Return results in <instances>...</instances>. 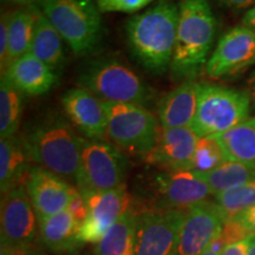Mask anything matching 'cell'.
<instances>
[{"label": "cell", "instance_id": "obj_17", "mask_svg": "<svg viewBox=\"0 0 255 255\" xmlns=\"http://www.w3.org/2000/svg\"><path fill=\"white\" fill-rule=\"evenodd\" d=\"M64 114L73 127L88 139L107 136L108 120L104 102L82 88H72L62 96Z\"/></svg>", "mask_w": 255, "mask_h": 255}, {"label": "cell", "instance_id": "obj_26", "mask_svg": "<svg viewBox=\"0 0 255 255\" xmlns=\"http://www.w3.org/2000/svg\"><path fill=\"white\" fill-rule=\"evenodd\" d=\"M208 184L214 196L255 181V168L251 165L226 161L207 173H196Z\"/></svg>", "mask_w": 255, "mask_h": 255}, {"label": "cell", "instance_id": "obj_38", "mask_svg": "<svg viewBox=\"0 0 255 255\" xmlns=\"http://www.w3.org/2000/svg\"><path fill=\"white\" fill-rule=\"evenodd\" d=\"M1 255H40L37 252L33 251V248L24 251H8V250H1Z\"/></svg>", "mask_w": 255, "mask_h": 255}, {"label": "cell", "instance_id": "obj_3", "mask_svg": "<svg viewBox=\"0 0 255 255\" xmlns=\"http://www.w3.org/2000/svg\"><path fill=\"white\" fill-rule=\"evenodd\" d=\"M23 139L32 162L76 182L84 138L78 136L66 117L47 115L28 130Z\"/></svg>", "mask_w": 255, "mask_h": 255}, {"label": "cell", "instance_id": "obj_34", "mask_svg": "<svg viewBox=\"0 0 255 255\" xmlns=\"http://www.w3.org/2000/svg\"><path fill=\"white\" fill-rule=\"evenodd\" d=\"M248 246H250V238L228 245L221 255H248Z\"/></svg>", "mask_w": 255, "mask_h": 255}, {"label": "cell", "instance_id": "obj_1", "mask_svg": "<svg viewBox=\"0 0 255 255\" xmlns=\"http://www.w3.org/2000/svg\"><path fill=\"white\" fill-rule=\"evenodd\" d=\"M178 5L158 0L127 24L129 47L136 59L149 71L162 75L170 69L176 43Z\"/></svg>", "mask_w": 255, "mask_h": 255}, {"label": "cell", "instance_id": "obj_22", "mask_svg": "<svg viewBox=\"0 0 255 255\" xmlns=\"http://www.w3.org/2000/svg\"><path fill=\"white\" fill-rule=\"evenodd\" d=\"M30 53L45 63L56 73L60 71L65 64L63 37L37 5L36 23H34Z\"/></svg>", "mask_w": 255, "mask_h": 255}, {"label": "cell", "instance_id": "obj_5", "mask_svg": "<svg viewBox=\"0 0 255 255\" xmlns=\"http://www.w3.org/2000/svg\"><path fill=\"white\" fill-rule=\"evenodd\" d=\"M38 5L77 56L89 55L100 45L103 25L94 0H39Z\"/></svg>", "mask_w": 255, "mask_h": 255}, {"label": "cell", "instance_id": "obj_10", "mask_svg": "<svg viewBox=\"0 0 255 255\" xmlns=\"http://www.w3.org/2000/svg\"><path fill=\"white\" fill-rule=\"evenodd\" d=\"M214 195L208 184L191 170H161L149 177L144 208L187 210Z\"/></svg>", "mask_w": 255, "mask_h": 255}, {"label": "cell", "instance_id": "obj_40", "mask_svg": "<svg viewBox=\"0 0 255 255\" xmlns=\"http://www.w3.org/2000/svg\"><path fill=\"white\" fill-rule=\"evenodd\" d=\"M248 255H255V237L250 238V246H248Z\"/></svg>", "mask_w": 255, "mask_h": 255}, {"label": "cell", "instance_id": "obj_30", "mask_svg": "<svg viewBox=\"0 0 255 255\" xmlns=\"http://www.w3.org/2000/svg\"><path fill=\"white\" fill-rule=\"evenodd\" d=\"M154 0H97L101 12H123L133 13L144 8Z\"/></svg>", "mask_w": 255, "mask_h": 255}, {"label": "cell", "instance_id": "obj_16", "mask_svg": "<svg viewBox=\"0 0 255 255\" xmlns=\"http://www.w3.org/2000/svg\"><path fill=\"white\" fill-rule=\"evenodd\" d=\"M200 137L191 128H159L155 148L143 157L163 170H190Z\"/></svg>", "mask_w": 255, "mask_h": 255}, {"label": "cell", "instance_id": "obj_12", "mask_svg": "<svg viewBox=\"0 0 255 255\" xmlns=\"http://www.w3.org/2000/svg\"><path fill=\"white\" fill-rule=\"evenodd\" d=\"M228 221L218 203L202 201L186 210L177 255H201L220 237Z\"/></svg>", "mask_w": 255, "mask_h": 255}, {"label": "cell", "instance_id": "obj_4", "mask_svg": "<svg viewBox=\"0 0 255 255\" xmlns=\"http://www.w3.org/2000/svg\"><path fill=\"white\" fill-rule=\"evenodd\" d=\"M78 88L110 103H132L145 107L154 91L131 68L113 58L97 57L85 62L77 72Z\"/></svg>", "mask_w": 255, "mask_h": 255}, {"label": "cell", "instance_id": "obj_18", "mask_svg": "<svg viewBox=\"0 0 255 255\" xmlns=\"http://www.w3.org/2000/svg\"><path fill=\"white\" fill-rule=\"evenodd\" d=\"M201 84L184 81L158 102L157 119L162 128H190L196 116Z\"/></svg>", "mask_w": 255, "mask_h": 255}, {"label": "cell", "instance_id": "obj_36", "mask_svg": "<svg viewBox=\"0 0 255 255\" xmlns=\"http://www.w3.org/2000/svg\"><path fill=\"white\" fill-rule=\"evenodd\" d=\"M242 25L255 31V6H253L251 9H248L246 14L244 15V18H242Z\"/></svg>", "mask_w": 255, "mask_h": 255}, {"label": "cell", "instance_id": "obj_11", "mask_svg": "<svg viewBox=\"0 0 255 255\" xmlns=\"http://www.w3.org/2000/svg\"><path fill=\"white\" fill-rule=\"evenodd\" d=\"M1 250L24 251L33 248L38 228V218L24 184L1 195Z\"/></svg>", "mask_w": 255, "mask_h": 255}, {"label": "cell", "instance_id": "obj_9", "mask_svg": "<svg viewBox=\"0 0 255 255\" xmlns=\"http://www.w3.org/2000/svg\"><path fill=\"white\" fill-rule=\"evenodd\" d=\"M135 213V255L177 254L186 210L142 208Z\"/></svg>", "mask_w": 255, "mask_h": 255}, {"label": "cell", "instance_id": "obj_23", "mask_svg": "<svg viewBox=\"0 0 255 255\" xmlns=\"http://www.w3.org/2000/svg\"><path fill=\"white\" fill-rule=\"evenodd\" d=\"M226 159L255 168V116L215 135Z\"/></svg>", "mask_w": 255, "mask_h": 255}, {"label": "cell", "instance_id": "obj_20", "mask_svg": "<svg viewBox=\"0 0 255 255\" xmlns=\"http://www.w3.org/2000/svg\"><path fill=\"white\" fill-rule=\"evenodd\" d=\"M31 157L24 139L17 135L0 139V190L1 195L24 184L31 169Z\"/></svg>", "mask_w": 255, "mask_h": 255}, {"label": "cell", "instance_id": "obj_35", "mask_svg": "<svg viewBox=\"0 0 255 255\" xmlns=\"http://www.w3.org/2000/svg\"><path fill=\"white\" fill-rule=\"evenodd\" d=\"M216 1L221 6L232 9L246 8L255 4V0H216Z\"/></svg>", "mask_w": 255, "mask_h": 255}, {"label": "cell", "instance_id": "obj_13", "mask_svg": "<svg viewBox=\"0 0 255 255\" xmlns=\"http://www.w3.org/2000/svg\"><path fill=\"white\" fill-rule=\"evenodd\" d=\"M255 63V31L244 25L233 27L220 38L206 64L210 79H219L247 69Z\"/></svg>", "mask_w": 255, "mask_h": 255}, {"label": "cell", "instance_id": "obj_29", "mask_svg": "<svg viewBox=\"0 0 255 255\" xmlns=\"http://www.w3.org/2000/svg\"><path fill=\"white\" fill-rule=\"evenodd\" d=\"M226 161L227 159L215 136L201 137L194 151L190 170L195 173H207Z\"/></svg>", "mask_w": 255, "mask_h": 255}, {"label": "cell", "instance_id": "obj_6", "mask_svg": "<svg viewBox=\"0 0 255 255\" xmlns=\"http://www.w3.org/2000/svg\"><path fill=\"white\" fill-rule=\"evenodd\" d=\"M251 96L246 91L215 84H201L191 130L200 137L215 136L250 119Z\"/></svg>", "mask_w": 255, "mask_h": 255}, {"label": "cell", "instance_id": "obj_25", "mask_svg": "<svg viewBox=\"0 0 255 255\" xmlns=\"http://www.w3.org/2000/svg\"><path fill=\"white\" fill-rule=\"evenodd\" d=\"M135 222L131 206L97 242L95 255H135Z\"/></svg>", "mask_w": 255, "mask_h": 255}, {"label": "cell", "instance_id": "obj_2", "mask_svg": "<svg viewBox=\"0 0 255 255\" xmlns=\"http://www.w3.org/2000/svg\"><path fill=\"white\" fill-rule=\"evenodd\" d=\"M170 73L174 79L193 81L208 62L216 33V19L208 0H181Z\"/></svg>", "mask_w": 255, "mask_h": 255}, {"label": "cell", "instance_id": "obj_27", "mask_svg": "<svg viewBox=\"0 0 255 255\" xmlns=\"http://www.w3.org/2000/svg\"><path fill=\"white\" fill-rule=\"evenodd\" d=\"M23 92L1 77L0 83V137L17 133L23 111Z\"/></svg>", "mask_w": 255, "mask_h": 255}, {"label": "cell", "instance_id": "obj_31", "mask_svg": "<svg viewBox=\"0 0 255 255\" xmlns=\"http://www.w3.org/2000/svg\"><path fill=\"white\" fill-rule=\"evenodd\" d=\"M8 24L9 12H2L0 19V69L4 75L6 69V58L8 51Z\"/></svg>", "mask_w": 255, "mask_h": 255}, {"label": "cell", "instance_id": "obj_15", "mask_svg": "<svg viewBox=\"0 0 255 255\" xmlns=\"http://www.w3.org/2000/svg\"><path fill=\"white\" fill-rule=\"evenodd\" d=\"M24 186L38 221L68 209L77 191L63 177L39 165L31 167Z\"/></svg>", "mask_w": 255, "mask_h": 255}, {"label": "cell", "instance_id": "obj_42", "mask_svg": "<svg viewBox=\"0 0 255 255\" xmlns=\"http://www.w3.org/2000/svg\"><path fill=\"white\" fill-rule=\"evenodd\" d=\"M175 255H177V254H175Z\"/></svg>", "mask_w": 255, "mask_h": 255}, {"label": "cell", "instance_id": "obj_14", "mask_svg": "<svg viewBox=\"0 0 255 255\" xmlns=\"http://www.w3.org/2000/svg\"><path fill=\"white\" fill-rule=\"evenodd\" d=\"M87 201L88 218L78 229V240L97 244L111 226L131 207L126 188L82 194Z\"/></svg>", "mask_w": 255, "mask_h": 255}, {"label": "cell", "instance_id": "obj_37", "mask_svg": "<svg viewBox=\"0 0 255 255\" xmlns=\"http://www.w3.org/2000/svg\"><path fill=\"white\" fill-rule=\"evenodd\" d=\"M247 85H248V94L251 96L252 104L254 105V109H255V70L250 76V78L247 79Z\"/></svg>", "mask_w": 255, "mask_h": 255}, {"label": "cell", "instance_id": "obj_33", "mask_svg": "<svg viewBox=\"0 0 255 255\" xmlns=\"http://www.w3.org/2000/svg\"><path fill=\"white\" fill-rule=\"evenodd\" d=\"M231 220H235L245 229L248 237H255V206L246 209Z\"/></svg>", "mask_w": 255, "mask_h": 255}, {"label": "cell", "instance_id": "obj_24", "mask_svg": "<svg viewBox=\"0 0 255 255\" xmlns=\"http://www.w3.org/2000/svg\"><path fill=\"white\" fill-rule=\"evenodd\" d=\"M34 23H36V5L20 7L9 12L6 69L20 57L30 53Z\"/></svg>", "mask_w": 255, "mask_h": 255}, {"label": "cell", "instance_id": "obj_19", "mask_svg": "<svg viewBox=\"0 0 255 255\" xmlns=\"http://www.w3.org/2000/svg\"><path fill=\"white\" fill-rule=\"evenodd\" d=\"M1 77L28 96L47 94L58 83V75L31 53L12 63Z\"/></svg>", "mask_w": 255, "mask_h": 255}, {"label": "cell", "instance_id": "obj_28", "mask_svg": "<svg viewBox=\"0 0 255 255\" xmlns=\"http://www.w3.org/2000/svg\"><path fill=\"white\" fill-rule=\"evenodd\" d=\"M215 202L218 203L228 220L255 206V181L235 189L216 194Z\"/></svg>", "mask_w": 255, "mask_h": 255}, {"label": "cell", "instance_id": "obj_7", "mask_svg": "<svg viewBox=\"0 0 255 255\" xmlns=\"http://www.w3.org/2000/svg\"><path fill=\"white\" fill-rule=\"evenodd\" d=\"M107 137L130 154L145 156L155 148L159 132L158 119L145 107L132 103L104 102Z\"/></svg>", "mask_w": 255, "mask_h": 255}, {"label": "cell", "instance_id": "obj_39", "mask_svg": "<svg viewBox=\"0 0 255 255\" xmlns=\"http://www.w3.org/2000/svg\"><path fill=\"white\" fill-rule=\"evenodd\" d=\"M2 1L8 2V4L23 6V7H27V6L37 5L39 0H2Z\"/></svg>", "mask_w": 255, "mask_h": 255}, {"label": "cell", "instance_id": "obj_41", "mask_svg": "<svg viewBox=\"0 0 255 255\" xmlns=\"http://www.w3.org/2000/svg\"><path fill=\"white\" fill-rule=\"evenodd\" d=\"M221 254H222L221 252H218V251L213 250L212 247H208L201 255H221Z\"/></svg>", "mask_w": 255, "mask_h": 255}, {"label": "cell", "instance_id": "obj_8", "mask_svg": "<svg viewBox=\"0 0 255 255\" xmlns=\"http://www.w3.org/2000/svg\"><path fill=\"white\" fill-rule=\"evenodd\" d=\"M128 158L114 143L84 138L76 184L82 194L123 187Z\"/></svg>", "mask_w": 255, "mask_h": 255}, {"label": "cell", "instance_id": "obj_21", "mask_svg": "<svg viewBox=\"0 0 255 255\" xmlns=\"http://www.w3.org/2000/svg\"><path fill=\"white\" fill-rule=\"evenodd\" d=\"M39 238L52 253H71L83 244L78 240L79 226L69 209L38 221Z\"/></svg>", "mask_w": 255, "mask_h": 255}, {"label": "cell", "instance_id": "obj_32", "mask_svg": "<svg viewBox=\"0 0 255 255\" xmlns=\"http://www.w3.org/2000/svg\"><path fill=\"white\" fill-rule=\"evenodd\" d=\"M68 209L73 215V218H75L77 225L81 227L83 222H84L88 218V206H87V201H85L84 196L82 195V193L78 189L75 193V195H73Z\"/></svg>", "mask_w": 255, "mask_h": 255}]
</instances>
